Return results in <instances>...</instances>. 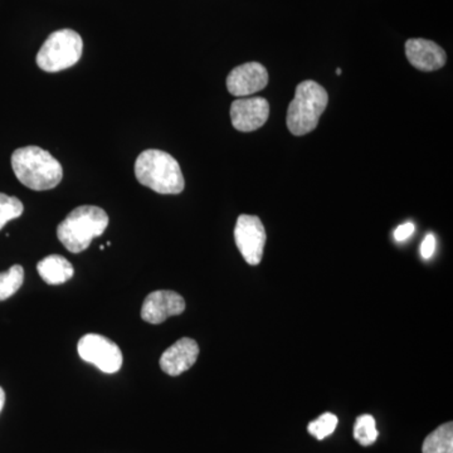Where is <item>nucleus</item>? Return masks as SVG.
Returning a JSON list of instances; mask_svg holds the SVG:
<instances>
[{
    "label": "nucleus",
    "mask_w": 453,
    "mask_h": 453,
    "mask_svg": "<svg viewBox=\"0 0 453 453\" xmlns=\"http://www.w3.org/2000/svg\"><path fill=\"white\" fill-rule=\"evenodd\" d=\"M18 180L32 190H50L61 183L64 169L58 160L38 146L19 148L12 155Z\"/></svg>",
    "instance_id": "nucleus-1"
},
{
    "label": "nucleus",
    "mask_w": 453,
    "mask_h": 453,
    "mask_svg": "<svg viewBox=\"0 0 453 453\" xmlns=\"http://www.w3.org/2000/svg\"><path fill=\"white\" fill-rule=\"evenodd\" d=\"M139 183L159 195H180L186 187L180 165L165 151L149 149L139 155L135 163Z\"/></svg>",
    "instance_id": "nucleus-2"
},
{
    "label": "nucleus",
    "mask_w": 453,
    "mask_h": 453,
    "mask_svg": "<svg viewBox=\"0 0 453 453\" xmlns=\"http://www.w3.org/2000/svg\"><path fill=\"white\" fill-rule=\"evenodd\" d=\"M109 226L105 211L95 205H82L65 217L57 228V237L70 252L85 251L92 240L100 237Z\"/></svg>",
    "instance_id": "nucleus-3"
},
{
    "label": "nucleus",
    "mask_w": 453,
    "mask_h": 453,
    "mask_svg": "<svg viewBox=\"0 0 453 453\" xmlns=\"http://www.w3.org/2000/svg\"><path fill=\"white\" fill-rule=\"evenodd\" d=\"M327 103L329 95L323 86L311 80L301 82L295 91L286 118V124L292 135L303 136L314 131Z\"/></svg>",
    "instance_id": "nucleus-4"
},
{
    "label": "nucleus",
    "mask_w": 453,
    "mask_h": 453,
    "mask_svg": "<svg viewBox=\"0 0 453 453\" xmlns=\"http://www.w3.org/2000/svg\"><path fill=\"white\" fill-rule=\"evenodd\" d=\"M83 42L81 35L73 29L53 32L41 47L37 65L46 73H59L73 67L81 58Z\"/></svg>",
    "instance_id": "nucleus-5"
},
{
    "label": "nucleus",
    "mask_w": 453,
    "mask_h": 453,
    "mask_svg": "<svg viewBox=\"0 0 453 453\" xmlns=\"http://www.w3.org/2000/svg\"><path fill=\"white\" fill-rule=\"evenodd\" d=\"M77 350H79V356L82 360L89 365H94L106 374H113L121 369L120 348L105 336L98 335V334H88L80 340Z\"/></svg>",
    "instance_id": "nucleus-6"
},
{
    "label": "nucleus",
    "mask_w": 453,
    "mask_h": 453,
    "mask_svg": "<svg viewBox=\"0 0 453 453\" xmlns=\"http://www.w3.org/2000/svg\"><path fill=\"white\" fill-rule=\"evenodd\" d=\"M266 238V231L257 216L242 214L238 217L234 228V240L247 264L251 266L259 265L264 257Z\"/></svg>",
    "instance_id": "nucleus-7"
},
{
    "label": "nucleus",
    "mask_w": 453,
    "mask_h": 453,
    "mask_svg": "<svg viewBox=\"0 0 453 453\" xmlns=\"http://www.w3.org/2000/svg\"><path fill=\"white\" fill-rule=\"evenodd\" d=\"M270 116V105L264 97H242L231 106L232 125L241 133H252L264 127Z\"/></svg>",
    "instance_id": "nucleus-8"
},
{
    "label": "nucleus",
    "mask_w": 453,
    "mask_h": 453,
    "mask_svg": "<svg viewBox=\"0 0 453 453\" xmlns=\"http://www.w3.org/2000/svg\"><path fill=\"white\" fill-rule=\"evenodd\" d=\"M268 85V73L264 65L249 62L234 68L226 77V88L235 97H247L262 91Z\"/></svg>",
    "instance_id": "nucleus-9"
},
{
    "label": "nucleus",
    "mask_w": 453,
    "mask_h": 453,
    "mask_svg": "<svg viewBox=\"0 0 453 453\" xmlns=\"http://www.w3.org/2000/svg\"><path fill=\"white\" fill-rule=\"evenodd\" d=\"M186 301L174 291L159 290L146 296L142 308V319L149 324H162L172 316L183 314Z\"/></svg>",
    "instance_id": "nucleus-10"
},
{
    "label": "nucleus",
    "mask_w": 453,
    "mask_h": 453,
    "mask_svg": "<svg viewBox=\"0 0 453 453\" xmlns=\"http://www.w3.org/2000/svg\"><path fill=\"white\" fill-rule=\"evenodd\" d=\"M405 56L413 67L423 73L440 70L447 61L446 52L442 47L423 38H412L405 42Z\"/></svg>",
    "instance_id": "nucleus-11"
},
{
    "label": "nucleus",
    "mask_w": 453,
    "mask_h": 453,
    "mask_svg": "<svg viewBox=\"0 0 453 453\" xmlns=\"http://www.w3.org/2000/svg\"><path fill=\"white\" fill-rule=\"evenodd\" d=\"M199 357V347L196 340L183 338L164 351L160 357V368L170 377H178L189 371Z\"/></svg>",
    "instance_id": "nucleus-12"
},
{
    "label": "nucleus",
    "mask_w": 453,
    "mask_h": 453,
    "mask_svg": "<svg viewBox=\"0 0 453 453\" xmlns=\"http://www.w3.org/2000/svg\"><path fill=\"white\" fill-rule=\"evenodd\" d=\"M37 271L41 279L49 285H62L73 279L74 273L73 265L59 255L42 259L38 262Z\"/></svg>",
    "instance_id": "nucleus-13"
},
{
    "label": "nucleus",
    "mask_w": 453,
    "mask_h": 453,
    "mask_svg": "<svg viewBox=\"0 0 453 453\" xmlns=\"http://www.w3.org/2000/svg\"><path fill=\"white\" fill-rule=\"evenodd\" d=\"M423 453H453V425L447 422L428 434L422 446Z\"/></svg>",
    "instance_id": "nucleus-14"
},
{
    "label": "nucleus",
    "mask_w": 453,
    "mask_h": 453,
    "mask_svg": "<svg viewBox=\"0 0 453 453\" xmlns=\"http://www.w3.org/2000/svg\"><path fill=\"white\" fill-rule=\"evenodd\" d=\"M23 281H25V270L20 265H14L4 273H0V301L13 296L22 288Z\"/></svg>",
    "instance_id": "nucleus-15"
},
{
    "label": "nucleus",
    "mask_w": 453,
    "mask_h": 453,
    "mask_svg": "<svg viewBox=\"0 0 453 453\" xmlns=\"http://www.w3.org/2000/svg\"><path fill=\"white\" fill-rule=\"evenodd\" d=\"M377 425L374 417L371 414H363L357 417L354 426V438L362 446H371L378 438Z\"/></svg>",
    "instance_id": "nucleus-16"
},
{
    "label": "nucleus",
    "mask_w": 453,
    "mask_h": 453,
    "mask_svg": "<svg viewBox=\"0 0 453 453\" xmlns=\"http://www.w3.org/2000/svg\"><path fill=\"white\" fill-rule=\"evenodd\" d=\"M338 417L335 414L329 412L321 414L318 419L308 426L309 434L318 438L319 441L324 440V438L334 434V431L338 427Z\"/></svg>",
    "instance_id": "nucleus-17"
},
{
    "label": "nucleus",
    "mask_w": 453,
    "mask_h": 453,
    "mask_svg": "<svg viewBox=\"0 0 453 453\" xmlns=\"http://www.w3.org/2000/svg\"><path fill=\"white\" fill-rule=\"evenodd\" d=\"M23 211H25V207L19 199L0 193V229H3L9 220L22 216Z\"/></svg>",
    "instance_id": "nucleus-18"
},
{
    "label": "nucleus",
    "mask_w": 453,
    "mask_h": 453,
    "mask_svg": "<svg viewBox=\"0 0 453 453\" xmlns=\"http://www.w3.org/2000/svg\"><path fill=\"white\" fill-rule=\"evenodd\" d=\"M436 250V238L434 234L426 235L421 246V256L425 259H429L434 256Z\"/></svg>",
    "instance_id": "nucleus-19"
},
{
    "label": "nucleus",
    "mask_w": 453,
    "mask_h": 453,
    "mask_svg": "<svg viewBox=\"0 0 453 453\" xmlns=\"http://www.w3.org/2000/svg\"><path fill=\"white\" fill-rule=\"evenodd\" d=\"M414 229H416V226L411 222L399 226L395 232V240L398 241V242H403V241L408 240V238L413 234Z\"/></svg>",
    "instance_id": "nucleus-20"
},
{
    "label": "nucleus",
    "mask_w": 453,
    "mask_h": 453,
    "mask_svg": "<svg viewBox=\"0 0 453 453\" xmlns=\"http://www.w3.org/2000/svg\"><path fill=\"white\" fill-rule=\"evenodd\" d=\"M5 403V393L3 390L2 387H0V412H2L3 407H4Z\"/></svg>",
    "instance_id": "nucleus-21"
},
{
    "label": "nucleus",
    "mask_w": 453,
    "mask_h": 453,
    "mask_svg": "<svg viewBox=\"0 0 453 453\" xmlns=\"http://www.w3.org/2000/svg\"><path fill=\"white\" fill-rule=\"evenodd\" d=\"M336 74H342V70H340V68H338V70H336Z\"/></svg>",
    "instance_id": "nucleus-22"
}]
</instances>
